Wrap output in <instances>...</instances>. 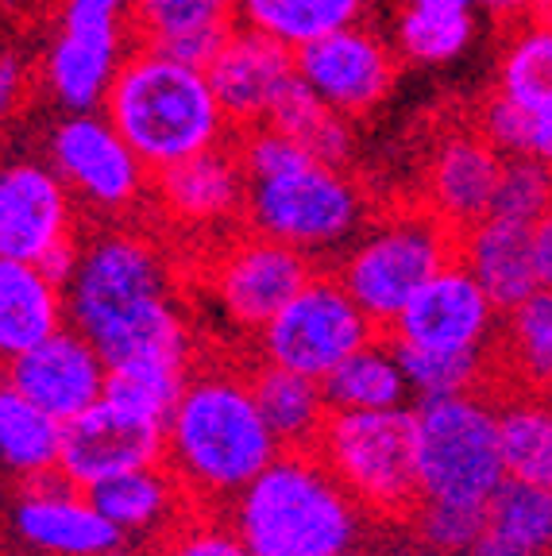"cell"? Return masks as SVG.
<instances>
[{
    "mask_svg": "<svg viewBox=\"0 0 552 556\" xmlns=\"http://www.w3.org/2000/svg\"><path fill=\"white\" fill-rule=\"evenodd\" d=\"M387 556H440V553H432V548H425V545H402V548H394V553H387Z\"/></svg>",
    "mask_w": 552,
    "mask_h": 556,
    "instance_id": "cell-47",
    "label": "cell"
},
{
    "mask_svg": "<svg viewBox=\"0 0 552 556\" xmlns=\"http://www.w3.org/2000/svg\"><path fill=\"white\" fill-rule=\"evenodd\" d=\"M4 382H12L54 421H66L101 399L104 359L78 329H54L51 337L9 359Z\"/></svg>",
    "mask_w": 552,
    "mask_h": 556,
    "instance_id": "cell-14",
    "label": "cell"
},
{
    "mask_svg": "<svg viewBox=\"0 0 552 556\" xmlns=\"http://www.w3.org/2000/svg\"><path fill=\"white\" fill-rule=\"evenodd\" d=\"M51 170L86 205L116 213L139 201L147 182V166L124 143L121 131L104 113H66L51 131Z\"/></svg>",
    "mask_w": 552,
    "mask_h": 556,
    "instance_id": "cell-11",
    "label": "cell"
},
{
    "mask_svg": "<svg viewBox=\"0 0 552 556\" xmlns=\"http://www.w3.org/2000/svg\"><path fill=\"white\" fill-rule=\"evenodd\" d=\"M475 9L491 12V16H529V12H541L549 9V0H472Z\"/></svg>",
    "mask_w": 552,
    "mask_h": 556,
    "instance_id": "cell-46",
    "label": "cell"
},
{
    "mask_svg": "<svg viewBox=\"0 0 552 556\" xmlns=\"http://www.w3.org/2000/svg\"><path fill=\"white\" fill-rule=\"evenodd\" d=\"M487 526L484 530L499 533V538L514 541V545H526L534 553H544L552 538V498L549 486L526 483V479H510L502 476L499 486L484 503Z\"/></svg>",
    "mask_w": 552,
    "mask_h": 556,
    "instance_id": "cell-34",
    "label": "cell"
},
{
    "mask_svg": "<svg viewBox=\"0 0 552 556\" xmlns=\"http://www.w3.org/2000/svg\"><path fill=\"white\" fill-rule=\"evenodd\" d=\"M163 556H251L243 548V541L236 538L233 526H225L221 518L190 521L181 526L171 541H166Z\"/></svg>",
    "mask_w": 552,
    "mask_h": 556,
    "instance_id": "cell-41",
    "label": "cell"
},
{
    "mask_svg": "<svg viewBox=\"0 0 552 556\" xmlns=\"http://www.w3.org/2000/svg\"><path fill=\"white\" fill-rule=\"evenodd\" d=\"M260 332L267 364L325 379L340 359L375 337V325L348 298L337 275H310Z\"/></svg>",
    "mask_w": 552,
    "mask_h": 556,
    "instance_id": "cell-9",
    "label": "cell"
},
{
    "mask_svg": "<svg viewBox=\"0 0 552 556\" xmlns=\"http://www.w3.org/2000/svg\"><path fill=\"white\" fill-rule=\"evenodd\" d=\"M293 74L340 116H363L387 101L398 78V54L379 31L348 24L293 51Z\"/></svg>",
    "mask_w": 552,
    "mask_h": 556,
    "instance_id": "cell-10",
    "label": "cell"
},
{
    "mask_svg": "<svg viewBox=\"0 0 552 556\" xmlns=\"http://www.w3.org/2000/svg\"><path fill=\"white\" fill-rule=\"evenodd\" d=\"M78 255H81L78 240H74V236H66V240H59L54 248H47V252L39 255V263H35V267L43 270V278L51 282V287L66 290L70 275H74V267H78Z\"/></svg>",
    "mask_w": 552,
    "mask_h": 556,
    "instance_id": "cell-42",
    "label": "cell"
},
{
    "mask_svg": "<svg viewBox=\"0 0 552 556\" xmlns=\"http://www.w3.org/2000/svg\"><path fill=\"white\" fill-rule=\"evenodd\" d=\"M313 275L310 255L293 252L286 243L267 236H248L236 248L221 255L216 267V298L225 313L243 329H263V325L290 302L302 282Z\"/></svg>",
    "mask_w": 552,
    "mask_h": 556,
    "instance_id": "cell-15",
    "label": "cell"
},
{
    "mask_svg": "<svg viewBox=\"0 0 552 556\" xmlns=\"http://www.w3.org/2000/svg\"><path fill=\"white\" fill-rule=\"evenodd\" d=\"M502 155L479 131H460L437 148L429 163V213L440 217L452 232H467L475 220L491 213L494 182H499Z\"/></svg>",
    "mask_w": 552,
    "mask_h": 556,
    "instance_id": "cell-21",
    "label": "cell"
},
{
    "mask_svg": "<svg viewBox=\"0 0 552 556\" xmlns=\"http://www.w3.org/2000/svg\"><path fill=\"white\" fill-rule=\"evenodd\" d=\"M27 86V74H24V62L16 54H0V116H9L12 109L20 104Z\"/></svg>",
    "mask_w": 552,
    "mask_h": 556,
    "instance_id": "cell-44",
    "label": "cell"
},
{
    "mask_svg": "<svg viewBox=\"0 0 552 556\" xmlns=\"http://www.w3.org/2000/svg\"><path fill=\"white\" fill-rule=\"evenodd\" d=\"M549 163H541V159H502L491 198V217L544 220L549 217Z\"/></svg>",
    "mask_w": 552,
    "mask_h": 556,
    "instance_id": "cell-40",
    "label": "cell"
},
{
    "mask_svg": "<svg viewBox=\"0 0 552 556\" xmlns=\"http://www.w3.org/2000/svg\"><path fill=\"white\" fill-rule=\"evenodd\" d=\"M86 503L101 514L104 521H113L116 530L128 538V533H147V530H163L171 521L174 506L181 503V483L171 476L163 460L147 464L136 471H121V476H109L101 483L81 486Z\"/></svg>",
    "mask_w": 552,
    "mask_h": 556,
    "instance_id": "cell-25",
    "label": "cell"
},
{
    "mask_svg": "<svg viewBox=\"0 0 552 556\" xmlns=\"http://www.w3.org/2000/svg\"><path fill=\"white\" fill-rule=\"evenodd\" d=\"M16 526L35 548L54 556H113L124 545V533L104 521L59 468L27 476Z\"/></svg>",
    "mask_w": 552,
    "mask_h": 556,
    "instance_id": "cell-18",
    "label": "cell"
},
{
    "mask_svg": "<svg viewBox=\"0 0 552 556\" xmlns=\"http://www.w3.org/2000/svg\"><path fill=\"white\" fill-rule=\"evenodd\" d=\"M74 236V201L43 163L0 166V260L39 263L47 248Z\"/></svg>",
    "mask_w": 552,
    "mask_h": 556,
    "instance_id": "cell-17",
    "label": "cell"
},
{
    "mask_svg": "<svg viewBox=\"0 0 552 556\" xmlns=\"http://www.w3.org/2000/svg\"><path fill=\"white\" fill-rule=\"evenodd\" d=\"M494 317H499V309L472 278V270L452 260L410 294V302L398 309V317L382 329V337L406 340L417 348H437V352L487 348L494 332Z\"/></svg>",
    "mask_w": 552,
    "mask_h": 556,
    "instance_id": "cell-13",
    "label": "cell"
},
{
    "mask_svg": "<svg viewBox=\"0 0 552 556\" xmlns=\"http://www.w3.org/2000/svg\"><path fill=\"white\" fill-rule=\"evenodd\" d=\"M131 0H66L62 24H101V20H121Z\"/></svg>",
    "mask_w": 552,
    "mask_h": 556,
    "instance_id": "cell-43",
    "label": "cell"
},
{
    "mask_svg": "<svg viewBox=\"0 0 552 556\" xmlns=\"http://www.w3.org/2000/svg\"><path fill=\"white\" fill-rule=\"evenodd\" d=\"M467 556H544V553H534V548L526 545H514V541L499 538V533L484 530L479 538L472 541V548H467Z\"/></svg>",
    "mask_w": 552,
    "mask_h": 556,
    "instance_id": "cell-45",
    "label": "cell"
},
{
    "mask_svg": "<svg viewBox=\"0 0 552 556\" xmlns=\"http://www.w3.org/2000/svg\"><path fill=\"white\" fill-rule=\"evenodd\" d=\"M243 190H248V178H243L240 155L221 143L155 170L159 205L181 225H216L233 217L243 208Z\"/></svg>",
    "mask_w": 552,
    "mask_h": 556,
    "instance_id": "cell-22",
    "label": "cell"
},
{
    "mask_svg": "<svg viewBox=\"0 0 552 556\" xmlns=\"http://www.w3.org/2000/svg\"><path fill=\"white\" fill-rule=\"evenodd\" d=\"M205 78L225 121L263 124L278 93L293 81V51L255 27L233 24L209 59Z\"/></svg>",
    "mask_w": 552,
    "mask_h": 556,
    "instance_id": "cell-16",
    "label": "cell"
},
{
    "mask_svg": "<svg viewBox=\"0 0 552 556\" xmlns=\"http://www.w3.org/2000/svg\"><path fill=\"white\" fill-rule=\"evenodd\" d=\"M70 321L104 367L124 359L190 364V329L171 298V275L155 243L136 232L89 240L62 290Z\"/></svg>",
    "mask_w": 552,
    "mask_h": 556,
    "instance_id": "cell-1",
    "label": "cell"
},
{
    "mask_svg": "<svg viewBox=\"0 0 552 556\" xmlns=\"http://www.w3.org/2000/svg\"><path fill=\"white\" fill-rule=\"evenodd\" d=\"M263 124L283 131V136H290L298 148H305L317 163H328V166H344L355 151L352 121L340 116L337 109H328L310 86L298 81V74H293L290 86L278 93V101L271 104V113L263 116Z\"/></svg>",
    "mask_w": 552,
    "mask_h": 556,
    "instance_id": "cell-28",
    "label": "cell"
},
{
    "mask_svg": "<svg viewBox=\"0 0 552 556\" xmlns=\"http://www.w3.org/2000/svg\"><path fill=\"white\" fill-rule=\"evenodd\" d=\"M163 464L186 491L228 498L275 460V437L263 426L251 387L228 371L186 379L166 417Z\"/></svg>",
    "mask_w": 552,
    "mask_h": 556,
    "instance_id": "cell-3",
    "label": "cell"
},
{
    "mask_svg": "<svg viewBox=\"0 0 552 556\" xmlns=\"http://www.w3.org/2000/svg\"><path fill=\"white\" fill-rule=\"evenodd\" d=\"M394 352V364L422 399H444V394L479 391L487 379V348H456V352H437V348H417L406 340L382 337Z\"/></svg>",
    "mask_w": 552,
    "mask_h": 556,
    "instance_id": "cell-33",
    "label": "cell"
},
{
    "mask_svg": "<svg viewBox=\"0 0 552 556\" xmlns=\"http://www.w3.org/2000/svg\"><path fill=\"white\" fill-rule=\"evenodd\" d=\"M317 382L328 409H394L406 402V379L379 332Z\"/></svg>",
    "mask_w": 552,
    "mask_h": 556,
    "instance_id": "cell-27",
    "label": "cell"
},
{
    "mask_svg": "<svg viewBox=\"0 0 552 556\" xmlns=\"http://www.w3.org/2000/svg\"><path fill=\"white\" fill-rule=\"evenodd\" d=\"M243 213L260 236L313 255L344 248L360 236L367 198L344 166L310 159L275 178H251L243 190Z\"/></svg>",
    "mask_w": 552,
    "mask_h": 556,
    "instance_id": "cell-6",
    "label": "cell"
},
{
    "mask_svg": "<svg viewBox=\"0 0 552 556\" xmlns=\"http://www.w3.org/2000/svg\"><path fill=\"white\" fill-rule=\"evenodd\" d=\"M406 526L425 548L440 556L467 553L472 541L484 533L487 510L484 503H460V498H417Z\"/></svg>",
    "mask_w": 552,
    "mask_h": 556,
    "instance_id": "cell-37",
    "label": "cell"
},
{
    "mask_svg": "<svg viewBox=\"0 0 552 556\" xmlns=\"http://www.w3.org/2000/svg\"><path fill=\"white\" fill-rule=\"evenodd\" d=\"M417 486L422 498H460L487 503L502 471L499 429L491 394L464 391L444 399H422L414 414Z\"/></svg>",
    "mask_w": 552,
    "mask_h": 556,
    "instance_id": "cell-7",
    "label": "cell"
},
{
    "mask_svg": "<svg viewBox=\"0 0 552 556\" xmlns=\"http://www.w3.org/2000/svg\"><path fill=\"white\" fill-rule=\"evenodd\" d=\"M363 12H367V0H240L236 4V16L243 24L271 35L290 51L337 27L360 24Z\"/></svg>",
    "mask_w": 552,
    "mask_h": 556,
    "instance_id": "cell-29",
    "label": "cell"
},
{
    "mask_svg": "<svg viewBox=\"0 0 552 556\" xmlns=\"http://www.w3.org/2000/svg\"><path fill=\"white\" fill-rule=\"evenodd\" d=\"M166 452V433L159 421H147L113 402L97 399L81 414L66 417L59 429V456L54 468L74 486L101 483L121 471L159 464Z\"/></svg>",
    "mask_w": 552,
    "mask_h": 556,
    "instance_id": "cell-12",
    "label": "cell"
},
{
    "mask_svg": "<svg viewBox=\"0 0 552 556\" xmlns=\"http://www.w3.org/2000/svg\"><path fill=\"white\" fill-rule=\"evenodd\" d=\"M233 530L251 556H352L360 506L317 452H275L236 491Z\"/></svg>",
    "mask_w": 552,
    "mask_h": 556,
    "instance_id": "cell-2",
    "label": "cell"
},
{
    "mask_svg": "<svg viewBox=\"0 0 552 556\" xmlns=\"http://www.w3.org/2000/svg\"><path fill=\"white\" fill-rule=\"evenodd\" d=\"M59 429L51 414L27 402L12 382L0 379V460L20 476L54 468L59 456Z\"/></svg>",
    "mask_w": 552,
    "mask_h": 556,
    "instance_id": "cell-31",
    "label": "cell"
},
{
    "mask_svg": "<svg viewBox=\"0 0 552 556\" xmlns=\"http://www.w3.org/2000/svg\"><path fill=\"white\" fill-rule=\"evenodd\" d=\"M414 441V409H328L313 452L360 510L406 526L422 498Z\"/></svg>",
    "mask_w": 552,
    "mask_h": 556,
    "instance_id": "cell-5",
    "label": "cell"
},
{
    "mask_svg": "<svg viewBox=\"0 0 552 556\" xmlns=\"http://www.w3.org/2000/svg\"><path fill=\"white\" fill-rule=\"evenodd\" d=\"M124 62L121 20L101 24H62L47 51V86L66 113H93L113 86Z\"/></svg>",
    "mask_w": 552,
    "mask_h": 556,
    "instance_id": "cell-20",
    "label": "cell"
},
{
    "mask_svg": "<svg viewBox=\"0 0 552 556\" xmlns=\"http://www.w3.org/2000/svg\"><path fill=\"white\" fill-rule=\"evenodd\" d=\"M510 352L518 359V371L526 382H534L537 391H544L552 371V298L549 290L522 298L518 305H510Z\"/></svg>",
    "mask_w": 552,
    "mask_h": 556,
    "instance_id": "cell-38",
    "label": "cell"
},
{
    "mask_svg": "<svg viewBox=\"0 0 552 556\" xmlns=\"http://www.w3.org/2000/svg\"><path fill=\"white\" fill-rule=\"evenodd\" d=\"M456 240L460 236L432 213H402L352 243L337 282L375 325V332H382L425 278L452 263Z\"/></svg>",
    "mask_w": 552,
    "mask_h": 556,
    "instance_id": "cell-8",
    "label": "cell"
},
{
    "mask_svg": "<svg viewBox=\"0 0 552 556\" xmlns=\"http://www.w3.org/2000/svg\"><path fill=\"white\" fill-rule=\"evenodd\" d=\"M537 228H541V220H514L487 213L467 232H460V263L472 270V278L484 287L494 309H510L522 298L549 290L552 270L537 260Z\"/></svg>",
    "mask_w": 552,
    "mask_h": 556,
    "instance_id": "cell-19",
    "label": "cell"
},
{
    "mask_svg": "<svg viewBox=\"0 0 552 556\" xmlns=\"http://www.w3.org/2000/svg\"><path fill=\"white\" fill-rule=\"evenodd\" d=\"M494 93L526 109H552V31L544 20L514 35V43L502 54Z\"/></svg>",
    "mask_w": 552,
    "mask_h": 556,
    "instance_id": "cell-35",
    "label": "cell"
},
{
    "mask_svg": "<svg viewBox=\"0 0 552 556\" xmlns=\"http://www.w3.org/2000/svg\"><path fill=\"white\" fill-rule=\"evenodd\" d=\"M131 4H136V24L147 35V47H159L198 27L233 24L240 0H131Z\"/></svg>",
    "mask_w": 552,
    "mask_h": 556,
    "instance_id": "cell-39",
    "label": "cell"
},
{
    "mask_svg": "<svg viewBox=\"0 0 552 556\" xmlns=\"http://www.w3.org/2000/svg\"><path fill=\"white\" fill-rule=\"evenodd\" d=\"M104 116L147 170L213 148L228 121L201 66L143 47L128 54L104 93Z\"/></svg>",
    "mask_w": 552,
    "mask_h": 556,
    "instance_id": "cell-4",
    "label": "cell"
},
{
    "mask_svg": "<svg viewBox=\"0 0 552 556\" xmlns=\"http://www.w3.org/2000/svg\"><path fill=\"white\" fill-rule=\"evenodd\" d=\"M499 429V456L502 471L510 479L549 486L552 483V421L544 402H506L502 414H494Z\"/></svg>",
    "mask_w": 552,
    "mask_h": 556,
    "instance_id": "cell-32",
    "label": "cell"
},
{
    "mask_svg": "<svg viewBox=\"0 0 552 556\" xmlns=\"http://www.w3.org/2000/svg\"><path fill=\"white\" fill-rule=\"evenodd\" d=\"M479 136L502 159H541L552 155V109H526L494 93L479 116Z\"/></svg>",
    "mask_w": 552,
    "mask_h": 556,
    "instance_id": "cell-36",
    "label": "cell"
},
{
    "mask_svg": "<svg viewBox=\"0 0 552 556\" xmlns=\"http://www.w3.org/2000/svg\"><path fill=\"white\" fill-rule=\"evenodd\" d=\"M248 387L278 452H313L321 421L328 414L325 399H321V382L290 371V367L263 364L251 375Z\"/></svg>",
    "mask_w": 552,
    "mask_h": 556,
    "instance_id": "cell-23",
    "label": "cell"
},
{
    "mask_svg": "<svg viewBox=\"0 0 552 556\" xmlns=\"http://www.w3.org/2000/svg\"><path fill=\"white\" fill-rule=\"evenodd\" d=\"M186 367L190 364H178V359H124V364L104 367L101 399L166 426L186 387Z\"/></svg>",
    "mask_w": 552,
    "mask_h": 556,
    "instance_id": "cell-30",
    "label": "cell"
},
{
    "mask_svg": "<svg viewBox=\"0 0 552 556\" xmlns=\"http://www.w3.org/2000/svg\"><path fill=\"white\" fill-rule=\"evenodd\" d=\"M479 31V9L472 0H402L394 16V54L417 66L456 62Z\"/></svg>",
    "mask_w": 552,
    "mask_h": 556,
    "instance_id": "cell-26",
    "label": "cell"
},
{
    "mask_svg": "<svg viewBox=\"0 0 552 556\" xmlns=\"http://www.w3.org/2000/svg\"><path fill=\"white\" fill-rule=\"evenodd\" d=\"M62 317H66L62 290L47 282L43 270L35 263L0 260V359L4 364L62 329Z\"/></svg>",
    "mask_w": 552,
    "mask_h": 556,
    "instance_id": "cell-24",
    "label": "cell"
}]
</instances>
